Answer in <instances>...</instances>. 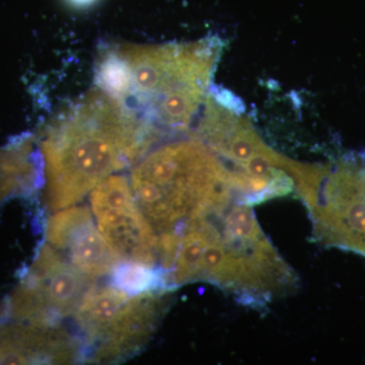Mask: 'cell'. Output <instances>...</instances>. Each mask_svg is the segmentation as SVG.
I'll return each mask as SVG.
<instances>
[{
    "mask_svg": "<svg viewBox=\"0 0 365 365\" xmlns=\"http://www.w3.org/2000/svg\"><path fill=\"white\" fill-rule=\"evenodd\" d=\"M162 132L96 86L48 125L40 143L44 199L52 212L83 201L106 178L135 165Z\"/></svg>",
    "mask_w": 365,
    "mask_h": 365,
    "instance_id": "cell-1",
    "label": "cell"
},
{
    "mask_svg": "<svg viewBox=\"0 0 365 365\" xmlns=\"http://www.w3.org/2000/svg\"><path fill=\"white\" fill-rule=\"evenodd\" d=\"M223 42L121 43L96 67L97 86L135 110L162 133H181L196 121L210 91Z\"/></svg>",
    "mask_w": 365,
    "mask_h": 365,
    "instance_id": "cell-2",
    "label": "cell"
},
{
    "mask_svg": "<svg viewBox=\"0 0 365 365\" xmlns=\"http://www.w3.org/2000/svg\"><path fill=\"white\" fill-rule=\"evenodd\" d=\"M129 182L148 222L165 232L205 215L235 184L220 158L194 136L151 148Z\"/></svg>",
    "mask_w": 365,
    "mask_h": 365,
    "instance_id": "cell-3",
    "label": "cell"
},
{
    "mask_svg": "<svg viewBox=\"0 0 365 365\" xmlns=\"http://www.w3.org/2000/svg\"><path fill=\"white\" fill-rule=\"evenodd\" d=\"M160 290L130 294L95 283L74 313L83 361L114 364L132 359L153 337L167 306Z\"/></svg>",
    "mask_w": 365,
    "mask_h": 365,
    "instance_id": "cell-4",
    "label": "cell"
},
{
    "mask_svg": "<svg viewBox=\"0 0 365 365\" xmlns=\"http://www.w3.org/2000/svg\"><path fill=\"white\" fill-rule=\"evenodd\" d=\"M95 280L46 242L2 313L21 321L61 323V319L76 313Z\"/></svg>",
    "mask_w": 365,
    "mask_h": 365,
    "instance_id": "cell-5",
    "label": "cell"
},
{
    "mask_svg": "<svg viewBox=\"0 0 365 365\" xmlns=\"http://www.w3.org/2000/svg\"><path fill=\"white\" fill-rule=\"evenodd\" d=\"M91 210L98 230L123 260L153 266L158 241L123 175L106 178L91 192Z\"/></svg>",
    "mask_w": 365,
    "mask_h": 365,
    "instance_id": "cell-6",
    "label": "cell"
},
{
    "mask_svg": "<svg viewBox=\"0 0 365 365\" xmlns=\"http://www.w3.org/2000/svg\"><path fill=\"white\" fill-rule=\"evenodd\" d=\"M324 197L329 241L365 256V153L341 158L329 174Z\"/></svg>",
    "mask_w": 365,
    "mask_h": 365,
    "instance_id": "cell-7",
    "label": "cell"
},
{
    "mask_svg": "<svg viewBox=\"0 0 365 365\" xmlns=\"http://www.w3.org/2000/svg\"><path fill=\"white\" fill-rule=\"evenodd\" d=\"M46 241L93 279L109 275L123 259L111 248L86 206L56 211L46 223Z\"/></svg>",
    "mask_w": 365,
    "mask_h": 365,
    "instance_id": "cell-8",
    "label": "cell"
},
{
    "mask_svg": "<svg viewBox=\"0 0 365 365\" xmlns=\"http://www.w3.org/2000/svg\"><path fill=\"white\" fill-rule=\"evenodd\" d=\"M0 319V364H69L83 361L81 338L61 323Z\"/></svg>",
    "mask_w": 365,
    "mask_h": 365,
    "instance_id": "cell-9",
    "label": "cell"
},
{
    "mask_svg": "<svg viewBox=\"0 0 365 365\" xmlns=\"http://www.w3.org/2000/svg\"><path fill=\"white\" fill-rule=\"evenodd\" d=\"M110 275L113 285L130 294L160 290L165 284L163 272L137 262L121 261Z\"/></svg>",
    "mask_w": 365,
    "mask_h": 365,
    "instance_id": "cell-10",
    "label": "cell"
},
{
    "mask_svg": "<svg viewBox=\"0 0 365 365\" xmlns=\"http://www.w3.org/2000/svg\"><path fill=\"white\" fill-rule=\"evenodd\" d=\"M71 2H73L74 4H78V6H83V4H88L90 2L93 1V0H71Z\"/></svg>",
    "mask_w": 365,
    "mask_h": 365,
    "instance_id": "cell-11",
    "label": "cell"
}]
</instances>
